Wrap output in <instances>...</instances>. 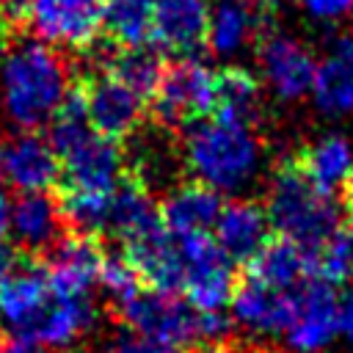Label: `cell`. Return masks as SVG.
<instances>
[{
	"label": "cell",
	"instance_id": "31",
	"mask_svg": "<svg viewBox=\"0 0 353 353\" xmlns=\"http://www.w3.org/2000/svg\"><path fill=\"white\" fill-rule=\"evenodd\" d=\"M102 353H182V350L160 345V342H152V339L138 336V334H121V336L110 339L102 347Z\"/></svg>",
	"mask_w": 353,
	"mask_h": 353
},
{
	"label": "cell",
	"instance_id": "6",
	"mask_svg": "<svg viewBox=\"0 0 353 353\" xmlns=\"http://www.w3.org/2000/svg\"><path fill=\"white\" fill-rule=\"evenodd\" d=\"M152 110L165 127H190L199 119L215 113L218 102V72L204 61L176 58L163 69V77L152 94Z\"/></svg>",
	"mask_w": 353,
	"mask_h": 353
},
{
	"label": "cell",
	"instance_id": "4",
	"mask_svg": "<svg viewBox=\"0 0 353 353\" xmlns=\"http://www.w3.org/2000/svg\"><path fill=\"white\" fill-rule=\"evenodd\" d=\"M116 312L132 334L176 350L196 342H221L229 331V317L223 312H199L179 292H165L146 284L116 303Z\"/></svg>",
	"mask_w": 353,
	"mask_h": 353
},
{
	"label": "cell",
	"instance_id": "13",
	"mask_svg": "<svg viewBox=\"0 0 353 353\" xmlns=\"http://www.w3.org/2000/svg\"><path fill=\"white\" fill-rule=\"evenodd\" d=\"M207 0H154L152 41L160 50L176 58H193L201 47H207Z\"/></svg>",
	"mask_w": 353,
	"mask_h": 353
},
{
	"label": "cell",
	"instance_id": "21",
	"mask_svg": "<svg viewBox=\"0 0 353 353\" xmlns=\"http://www.w3.org/2000/svg\"><path fill=\"white\" fill-rule=\"evenodd\" d=\"M295 165L317 190L334 196L353 174V146L345 135H323L301 149Z\"/></svg>",
	"mask_w": 353,
	"mask_h": 353
},
{
	"label": "cell",
	"instance_id": "27",
	"mask_svg": "<svg viewBox=\"0 0 353 353\" xmlns=\"http://www.w3.org/2000/svg\"><path fill=\"white\" fill-rule=\"evenodd\" d=\"M256 105H259V83H256V77L251 72H245L240 66H229V69L218 72L215 113L254 124Z\"/></svg>",
	"mask_w": 353,
	"mask_h": 353
},
{
	"label": "cell",
	"instance_id": "35",
	"mask_svg": "<svg viewBox=\"0 0 353 353\" xmlns=\"http://www.w3.org/2000/svg\"><path fill=\"white\" fill-rule=\"evenodd\" d=\"M196 353H234L229 345H223V342H212V345H204V347H199Z\"/></svg>",
	"mask_w": 353,
	"mask_h": 353
},
{
	"label": "cell",
	"instance_id": "10",
	"mask_svg": "<svg viewBox=\"0 0 353 353\" xmlns=\"http://www.w3.org/2000/svg\"><path fill=\"white\" fill-rule=\"evenodd\" d=\"M105 251L97 237L88 234H63L47 251V281L55 295L63 298H88V292L99 284L105 268Z\"/></svg>",
	"mask_w": 353,
	"mask_h": 353
},
{
	"label": "cell",
	"instance_id": "14",
	"mask_svg": "<svg viewBox=\"0 0 353 353\" xmlns=\"http://www.w3.org/2000/svg\"><path fill=\"white\" fill-rule=\"evenodd\" d=\"M259 66H262L265 83L279 99L290 102L312 91L317 63L312 52L290 36H279V33L268 36L259 47Z\"/></svg>",
	"mask_w": 353,
	"mask_h": 353
},
{
	"label": "cell",
	"instance_id": "22",
	"mask_svg": "<svg viewBox=\"0 0 353 353\" xmlns=\"http://www.w3.org/2000/svg\"><path fill=\"white\" fill-rule=\"evenodd\" d=\"M262 28V8L254 0H215L210 8L207 47L221 55H237Z\"/></svg>",
	"mask_w": 353,
	"mask_h": 353
},
{
	"label": "cell",
	"instance_id": "28",
	"mask_svg": "<svg viewBox=\"0 0 353 353\" xmlns=\"http://www.w3.org/2000/svg\"><path fill=\"white\" fill-rule=\"evenodd\" d=\"M306 262H309V276L312 279H320L331 287L347 284L353 279V234H350V229L342 226L323 245L309 251Z\"/></svg>",
	"mask_w": 353,
	"mask_h": 353
},
{
	"label": "cell",
	"instance_id": "9",
	"mask_svg": "<svg viewBox=\"0 0 353 353\" xmlns=\"http://www.w3.org/2000/svg\"><path fill=\"white\" fill-rule=\"evenodd\" d=\"M339 295L320 279H306L295 287V312L284 331L292 353H320L339 334Z\"/></svg>",
	"mask_w": 353,
	"mask_h": 353
},
{
	"label": "cell",
	"instance_id": "39",
	"mask_svg": "<svg viewBox=\"0 0 353 353\" xmlns=\"http://www.w3.org/2000/svg\"><path fill=\"white\" fill-rule=\"evenodd\" d=\"M41 353H44V350H41Z\"/></svg>",
	"mask_w": 353,
	"mask_h": 353
},
{
	"label": "cell",
	"instance_id": "17",
	"mask_svg": "<svg viewBox=\"0 0 353 353\" xmlns=\"http://www.w3.org/2000/svg\"><path fill=\"white\" fill-rule=\"evenodd\" d=\"M63 212L50 193H19L11 204V237L22 254H47L63 237Z\"/></svg>",
	"mask_w": 353,
	"mask_h": 353
},
{
	"label": "cell",
	"instance_id": "11",
	"mask_svg": "<svg viewBox=\"0 0 353 353\" xmlns=\"http://www.w3.org/2000/svg\"><path fill=\"white\" fill-rule=\"evenodd\" d=\"M232 320L256 336L284 334L292 312H295V290L268 287L251 276H245L232 295Z\"/></svg>",
	"mask_w": 353,
	"mask_h": 353
},
{
	"label": "cell",
	"instance_id": "34",
	"mask_svg": "<svg viewBox=\"0 0 353 353\" xmlns=\"http://www.w3.org/2000/svg\"><path fill=\"white\" fill-rule=\"evenodd\" d=\"M30 0H0V25L3 28H14L25 22Z\"/></svg>",
	"mask_w": 353,
	"mask_h": 353
},
{
	"label": "cell",
	"instance_id": "18",
	"mask_svg": "<svg viewBox=\"0 0 353 353\" xmlns=\"http://www.w3.org/2000/svg\"><path fill=\"white\" fill-rule=\"evenodd\" d=\"M160 226V204L152 199L149 185L135 174H124L108 204L105 234H113L127 245Z\"/></svg>",
	"mask_w": 353,
	"mask_h": 353
},
{
	"label": "cell",
	"instance_id": "30",
	"mask_svg": "<svg viewBox=\"0 0 353 353\" xmlns=\"http://www.w3.org/2000/svg\"><path fill=\"white\" fill-rule=\"evenodd\" d=\"M19 262H22V256L11 237V204L0 193V281L6 276H11L19 268Z\"/></svg>",
	"mask_w": 353,
	"mask_h": 353
},
{
	"label": "cell",
	"instance_id": "5",
	"mask_svg": "<svg viewBox=\"0 0 353 353\" xmlns=\"http://www.w3.org/2000/svg\"><path fill=\"white\" fill-rule=\"evenodd\" d=\"M174 243L182 268L179 295L199 312H223L232 303L237 287L234 262L218 248L215 237L207 232L174 234Z\"/></svg>",
	"mask_w": 353,
	"mask_h": 353
},
{
	"label": "cell",
	"instance_id": "3",
	"mask_svg": "<svg viewBox=\"0 0 353 353\" xmlns=\"http://www.w3.org/2000/svg\"><path fill=\"white\" fill-rule=\"evenodd\" d=\"M262 207L276 237L295 243L303 254L314 251L345 226L336 196L317 190L295 163H284L276 171Z\"/></svg>",
	"mask_w": 353,
	"mask_h": 353
},
{
	"label": "cell",
	"instance_id": "24",
	"mask_svg": "<svg viewBox=\"0 0 353 353\" xmlns=\"http://www.w3.org/2000/svg\"><path fill=\"white\" fill-rule=\"evenodd\" d=\"M245 268H248L245 276L279 290H295L301 281L309 279V262L303 248H298L284 237H270L265 248Z\"/></svg>",
	"mask_w": 353,
	"mask_h": 353
},
{
	"label": "cell",
	"instance_id": "29",
	"mask_svg": "<svg viewBox=\"0 0 353 353\" xmlns=\"http://www.w3.org/2000/svg\"><path fill=\"white\" fill-rule=\"evenodd\" d=\"M99 287L108 292V298L113 303H121L124 298H130L141 287V279L124 256H108L105 268H102V276H99Z\"/></svg>",
	"mask_w": 353,
	"mask_h": 353
},
{
	"label": "cell",
	"instance_id": "36",
	"mask_svg": "<svg viewBox=\"0 0 353 353\" xmlns=\"http://www.w3.org/2000/svg\"><path fill=\"white\" fill-rule=\"evenodd\" d=\"M345 199H347V204L353 201V174H350V179H347V185H345Z\"/></svg>",
	"mask_w": 353,
	"mask_h": 353
},
{
	"label": "cell",
	"instance_id": "16",
	"mask_svg": "<svg viewBox=\"0 0 353 353\" xmlns=\"http://www.w3.org/2000/svg\"><path fill=\"white\" fill-rule=\"evenodd\" d=\"M52 301L44 268L19 262V268L0 281V317L14 336H28Z\"/></svg>",
	"mask_w": 353,
	"mask_h": 353
},
{
	"label": "cell",
	"instance_id": "8",
	"mask_svg": "<svg viewBox=\"0 0 353 353\" xmlns=\"http://www.w3.org/2000/svg\"><path fill=\"white\" fill-rule=\"evenodd\" d=\"M25 25L50 47L85 50L102 30V0H30Z\"/></svg>",
	"mask_w": 353,
	"mask_h": 353
},
{
	"label": "cell",
	"instance_id": "2",
	"mask_svg": "<svg viewBox=\"0 0 353 353\" xmlns=\"http://www.w3.org/2000/svg\"><path fill=\"white\" fill-rule=\"evenodd\" d=\"M185 165L196 182L218 190H243L262 165V146L254 124L210 113L185 127Z\"/></svg>",
	"mask_w": 353,
	"mask_h": 353
},
{
	"label": "cell",
	"instance_id": "12",
	"mask_svg": "<svg viewBox=\"0 0 353 353\" xmlns=\"http://www.w3.org/2000/svg\"><path fill=\"white\" fill-rule=\"evenodd\" d=\"M0 171L19 193H50L61 179V160L47 138L22 132L3 149Z\"/></svg>",
	"mask_w": 353,
	"mask_h": 353
},
{
	"label": "cell",
	"instance_id": "15",
	"mask_svg": "<svg viewBox=\"0 0 353 353\" xmlns=\"http://www.w3.org/2000/svg\"><path fill=\"white\" fill-rule=\"evenodd\" d=\"M270 221L262 204L256 201H245V199H234L229 204H223L212 237L218 243V248L237 265H248L270 240Z\"/></svg>",
	"mask_w": 353,
	"mask_h": 353
},
{
	"label": "cell",
	"instance_id": "26",
	"mask_svg": "<svg viewBox=\"0 0 353 353\" xmlns=\"http://www.w3.org/2000/svg\"><path fill=\"white\" fill-rule=\"evenodd\" d=\"M108 72H113L124 85H130L135 94H141L146 102L152 99L160 77H163V58L157 52H152L149 47H132V50H116L108 63Z\"/></svg>",
	"mask_w": 353,
	"mask_h": 353
},
{
	"label": "cell",
	"instance_id": "32",
	"mask_svg": "<svg viewBox=\"0 0 353 353\" xmlns=\"http://www.w3.org/2000/svg\"><path fill=\"white\" fill-rule=\"evenodd\" d=\"M298 6L317 22H339L353 11V0H298Z\"/></svg>",
	"mask_w": 353,
	"mask_h": 353
},
{
	"label": "cell",
	"instance_id": "38",
	"mask_svg": "<svg viewBox=\"0 0 353 353\" xmlns=\"http://www.w3.org/2000/svg\"><path fill=\"white\" fill-rule=\"evenodd\" d=\"M0 154H3V149H0Z\"/></svg>",
	"mask_w": 353,
	"mask_h": 353
},
{
	"label": "cell",
	"instance_id": "33",
	"mask_svg": "<svg viewBox=\"0 0 353 353\" xmlns=\"http://www.w3.org/2000/svg\"><path fill=\"white\" fill-rule=\"evenodd\" d=\"M336 323H339V334L353 342V287H347L339 295V309H336Z\"/></svg>",
	"mask_w": 353,
	"mask_h": 353
},
{
	"label": "cell",
	"instance_id": "19",
	"mask_svg": "<svg viewBox=\"0 0 353 353\" xmlns=\"http://www.w3.org/2000/svg\"><path fill=\"white\" fill-rule=\"evenodd\" d=\"M221 210H223L221 193L193 179L168 190V196L160 201V223L174 234H196V232L212 234Z\"/></svg>",
	"mask_w": 353,
	"mask_h": 353
},
{
	"label": "cell",
	"instance_id": "37",
	"mask_svg": "<svg viewBox=\"0 0 353 353\" xmlns=\"http://www.w3.org/2000/svg\"><path fill=\"white\" fill-rule=\"evenodd\" d=\"M347 207H350V234H353V201H350Z\"/></svg>",
	"mask_w": 353,
	"mask_h": 353
},
{
	"label": "cell",
	"instance_id": "25",
	"mask_svg": "<svg viewBox=\"0 0 353 353\" xmlns=\"http://www.w3.org/2000/svg\"><path fill=\"white\" fill-rule=\"evenodd\" d=\"M154 28V0H102V30L116 50L146 47Z\"/></svg>",
	"mask_w": 353,
	"mask_h": 353
},
{
	"label": "cell",
	"instance_id": "23",
	"mask_svg": "<svg viewBox=\"0 0 353 353\" xmlns=\"http://www.w3.org/2000/svg\"><path fill=\"white\" fill-rule=\"evenodd\" d=\"M94 325V303L91 298H63L52 292L50 306L44 309L41 320L25 336L39 347H66L80 339Z\"/></svg>",
	"mask_w": 353,
	"mask_h": 353
},
{
	"label": "cell",
	"instance_id": "1",
	"mask_svg": "<svg viewBox=\"0 0 353 353\" xmlns=\"http://www.w3.org/2000/svg\"><path fill=\"white\" fill-rule=\"evenodd\" d=\"M69 72L61 55L39 41L22 39L17 41L3 61V108L8 119L33 132L52 121V116L63 108L72 94Z\"/></svg>",
	"mask_w": 353,
	"mask_h": 353
},
{
	"label": "cell",
	"instance_id": "20",
	"mask_svg": "<svg viewBox=\"0 0 353 353\" xmlns=\"http://www.w3.org/2000/svg\"><path fill=\"white\" fill-rule=\"evenodd\" d=\"M312 97L325 116L353 113V39H336L314 69Z\"/></svg>",
	"mask_w": 353,
	"mask_h": 353
},
{
	"label": "cell",
	"instance_id": "7",
	"mask_svg": "<svg viewBox=\"0 0 353 353\" xmlns=\"http://www.w3.org/2000/svg\"><path fill=\"white\" fill-rule=\"evenodd\" d=\"M74 91L97 135L121 143L124 138L138 132L143 113H146V99L135 94L130 85H124L105 66L94 69L80 83H74Z\"/></svg>",
	"mask_w": 353,
	"mask_h": 353
}]
</instances>
